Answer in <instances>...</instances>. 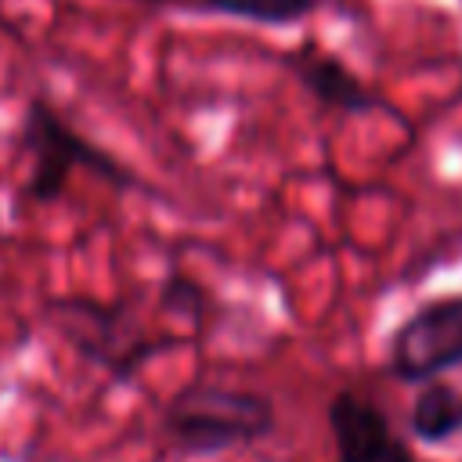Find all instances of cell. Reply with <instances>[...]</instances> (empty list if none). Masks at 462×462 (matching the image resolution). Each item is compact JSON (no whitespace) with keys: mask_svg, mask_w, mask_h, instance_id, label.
Returning <instances> with one entry per match:
<instances>
[{"mask_svg":"<svg viewBox=\"0 0 462 462\" xmlns=\"http://www.w3.org/2000/svg\"><path fill=\"white\" fill-rule=\"evenodd\" d=\"M278 430V408L267 393L224 383H188L159 408L162 440L188 455L209 458L220 451H238L267 440Z\"/></svg>","mask_w":462,"mask_h":462,"instance_id":"obj_1","label":"cell"},{"mask_svg":"<svg viewBox=\"0 0 462 462\" xmlns=\"http://www.w3.org/2000/svg\"><path fill=\"white\" fill-rule=\"evenodd\" d=\"M43 321L116 386L134 383L148 361L188 343L184 336L148 332L126 300L108 303L94 296H51L43 303Z\"/></svg>","mask_w":462,"mask_h":462,"instance_id":"obj_2","label":"cell"},{"mask_svg":"<svg viewBox=\"0 0 462 462\" xmlns=\"http://www.w3.org/2000/svg\"><path fill=\"white\" fill-rule=\"evenodd\" d=\"M14 148L22 155H29V173H25L22 195L29 202H40V206L61 199V191L69 184V173L79 170V166L97 173L101 180H108L119 191L141 188L137 173L126 162H119L112 152H105L101 144L83 137L76 126H69L61 119V112L43 94H32L25 101L22 123L14 130Z\"/></svg>","mask_w":462,"mask_h":462,"instance_id":"obj_3","label":"cell"},{"mask_svg":"<svg viewBox=\"0 0 462 462\" xmlns=\"http://www.w3.org/2000/svg\"><path fill=\"white\" fill-rule=\"evenodd\" d=\"M462 368V292L419 303L386 346V372L397 383H426Z\"/></svg>","mask_w":462,"mask_h":462,"instance_id":"obj_4","label":"cell"},{"mask_svg":"<svg viewBox=\"0 0 462 462\" xmlns=\"http://www.w3.org/2000/svg\"><path fill=\"white\" fill-rule=\"evenodd\" d=\"M325 422L336 462H415L390 415L357 390L332 393V401L325 404Z\"/></svg>","mask_w":462,"mask_h":462,"instance_id":"obj_5","label":"cell"},{"mask_svg":"<svg viewBox=\"0 0 462 462\" xmlns=\"http://www.w3.org/2000/svg\"><path fill=\"white\" fill-rule=\"evenodd\" d=\"M285 69L296 76V83L328 112H346V116H368L386 108L379 94L332 51H321L314 40H303L296 51H289Z\"/></svg>","mask_w":462,"mask_h":462,"instance_id":"obj_6","label":"cell"},{"mask_svg":"<svg viewBox=\"0 0 462 462\" xmlns=\"http://www.w3.org/2000/svg\"><path fill=\"white\" fill-rule=\"evenodd\" d=\"M408 433L422 448H440L462 437V386L448 379L419 383L408 404Z\"/></svg>","mask_w":462,"mask_h":462,"instance_id":"obj_7","label":"cell"},{"mask_svg":"<svg viewBox=\"0 0 462 462\" xmlns=\"http://www.w3.org/2000/svg\"><path fill=\"white\" fill-rule=\"evenodd\" d=\"M206 7L227 14V18H242V22H256V25H296L303 18L314 14V0H206Z\"/></svg>","mask_w":462,"mask_h":462,"instance_id":"obj_8","label":"cell"},{"mask_svg":"<svg viewBox=\"0 0 462 462\" xmlns=\"http://www.w3.org/2000/svg\"><path fill=\"white\" fill-rule=\"evenodd\" d=\"M159 307H162L166 314L188 318L191 325H202L206 314H209V296H206V289L195 285L191 278L170 274V278L159 285Z\"/></svg>","mask_w":462,"mask_h":462,"instance_id":"obj_9","label":"cell"},{"mask_svg":"<svg viewBox=\"0 0 462 462\" xmlns=\"http://www.w3.org/2000/svg\"><path fill=\"white\" fill-rule=\"evenodd\" d=\"M137 4H148V7H162V4H177V0H137Z\"/></svg>","mask_w":462,"mask_h":462,"instance_id":"obj_10","label":"cell"}]
</instances>
